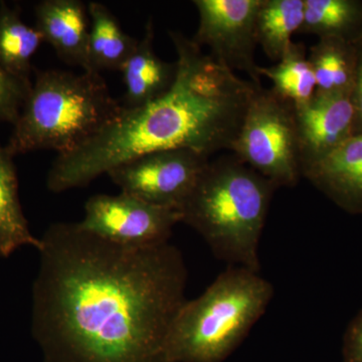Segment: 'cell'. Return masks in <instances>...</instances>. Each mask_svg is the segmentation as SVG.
<instances>
[{
    "mask_svg": "<svg viewBox=\"0 0 362 362\" xmlns=\"http://www.w3.org/2000/svg\"><path fill=\"white\" fill-rule=\"evenodd\" d=\"M40 239L30 329L45 362H171L169 332L187 301L177 247L121 246L78 223Z\"/></svg>",
    "mask_w": 362,
    "mask_h": 362,
    "instance_id": "cell-1",
    "label": "cell"
},
{
    "mask_svg": "<svg viewBox=\"0 0 362 362\" xmlns=\"http://www.w3.org/2000/svg\"><path fill=\"white\" fill-rule=\"evenodd\" d=\"M175 47L173 87L151 103L123 109L113 122L70 153L57 156L47 176L54 194L89 185L137 157L187 149L209 157L230 150L259 86L206 54L183 33L169 30Z\"/></svg>",
    "mask_w": 362,
    "mask_h": 362,
    "instance_id": "cell-2",
    "label": "cell"
},
{
    "mask_svg": "<svg viewBox=\"0 0 362 362\" xmlns=\"http://www.w3.org/2000/svg\"><path fill=\"white\" fill-rule=\"evenodd\" d=\"M278 187L235 156L209 161L187 201L181 223L202 235L228 266L259 272V242Z\"/></svg>",
    "mask_w": 362,
    "mask_h": 362,
    "instance_id": "cell-3",
    "label": "cell"
},
{
    "mask_svg": "<svg viewBox=\"0 0 362 362\" xmlns=\"http://www.w3.org/2000/svg\"><path fill=\"white\" fill-rule=\"evenodd\" d=\"M102 74L37 71L6 145L13 157L37 150L70 153L120 115Z\"/></svg>",
    "mask_w": 362,
    "mask_h": 362,
    "instance_id": "cell-4",
    "label": "cell"
},
{
    "mask_svg": "<svg viewBox=\"0 0 362 362\" xmlns=\"http://www.w3.org/2000/svg\"><path fill=\"white\" fill-rule=\"evenodd\" d=\"M274 292L259 272L228 266L181 307L169 332L171 362L225 361L266 313Z\"/></svg>",
    "mask_w": 362,
    "mask_h": 362,
    "instance_id": "cell-5",
    "label": "cell"
},
{
    "mask_svg": "<svg viewBox=\"0 0 362 362\" xmlns=\"http://www.w3.org/2000/svg\"><path fill=\"white\" fill-rule=\"evenodd\" d=\"M232 151L278 188L296 187L303 176L294 106L259 86Z\"/></svg>",
    "mask_w": 362,
    "mask_h": 362,
    "instance_id": "cell-6",
    "label": "cell"
},
{
    "mask_svg": "<svg viewBox=\"0 0 362 362\" xmlns=\"http://www.w3.org/2000/svg\"><path fill=\"white\" fill-rule=\"evenodd\" d=\"M209 162V157L192 150H164L125 162L108 176L123 194L178 211Z\"/></svg>",
    "mask_w": 362,
    "mask_h": 362,
    "instance_id": "cell-7",
    "label": "cell"
},
{
    "mask_svg": "<svg viewBox=\"0 0 362 362\" xmlns=\"http://www.w3.org/2000/svg\"><path fill=\"white\" fill-rule=\"evenodd\" d=\"M78 226L101 239L127 247L168 244L175 225L181 223L177 209L150 204L126 194H96L85 204Z\"/></svg>",
    "mask_w": 362,
    "mask_h": 362,
    "instance_id": "cell-8",
    "label": "cell"
},
{
    "mask_svg": "<svg viewBox=\"0 0 362 362\" xmlns=\"http://www.w3.org/2000/svg\"><path fill=\"white\" fill-rule=\"evenodd\" d=\"M262 0H194L199 26L192 42L209 47L216 62L235 73H246L261 85L255 61L256 21Z\"/></svg>",
    "mask_w": 362,
    "mask_h": 362,
    "instance_id": "cell-9",
    "label": "cell"
},
{
    "mask_svg": "<svg viewBox=\"0 0 362 362\" xmlns=\"http://www.w3.org/2000/svg\"><path fill=\"white\" fill-rule=\"evenodd\" d=\"M303 169L327 156L354 135L351 95L315 93L308 103L294 107Z\"/></svg>",
    "mask_w": 362,
    "mask_h": 362,
    "instance_id": "cell-10",
    "label": "cell"
},
{
    "mask_svg": "<svg viewBox=\"0 0 362 362\" xmlns=\"http://www.w3.org/2000/svg\"><path fill=\"white\" fill-rule=\"evenodd\" d=\"M35 28L59 59L89 71L90 18L80 0H42L35 7Z\"/></svg>",
    "mask_w": 362,
    "mask_h": 362,
    "instance_id": "cell-11",
    "label": "cell"
},
{
    "mask_svg": "<svg viewBox=\"0 0 362 362\" xmlns=\"http://www.w3.org/2000/svg\"><path fill=\"white\" fill-rule=\"evenodd\" d=\"M302 176L350 214H362V133L303 169Z\"/></svg>",
    "mask_w": 362,
    "mask_h": 362,
    "instance_id": "cell-12",
    "label": "cell"
},
{
    "mask_svg": "<svg viewBox=\"0 0 362 362\" xmlns=\"http://www.w3.org/2000/svg\"><path fill=\"white\" fill-rule=\"evenodd\" d=\"M154 37V21L150 18L134 52L120 70L125 87L121 104L125 109L138 108L156 101L175 83L176 64L168 63L157 56Z\"/></svg>",
    "mask_w": 362,
    "mask_h": 362,
    "instance_id": "cell-13",
    "label": "cell"
},
{
    "mask_svg": "<svg viewBox=\"0 0 362 362\" xmlns=\"http://www.w3.org/2000/svg\"><path fill=\"white\" fill-rule=\"evenodd\" d=\"M90 18L89 71H120L134 52L138 40L124 32L122 26L103 4H88Z\"/></svg>",
    "mask_w": 362,
    "mask_h": 362,
    "instance_id": "cell-14",
    "label": "cell"
},
{
    "mask_svg": "<svg viewBox=\"0 0 362 362\" xmlns=\"http://www.w3.org/2000/svg\"><path fill=\"white\" fill-rule=\"evenodd\" d=\"M14 157L0 143V257L7 258L21 247L39 249L40 239L30 232L18 195Z\"/></svg>",
    "mask_w": 362,
    "mask_h": 362,
    "instance_id": "cell-15",
    "label": "cell"
},
{
    "mask_svg": "<svg viewBox=\"0 0 362 362\" xmlns=\"http://www.w3.org/2000/svg\"><path fill=\"white\" fill-rule=\"evenodd\" d=\"M308 61L316 78V93L352 95L357 66L356 44L322 37L309 49Z\"/></svg>",
    "mask_w": 362,
    "mask_h": 362,
    "instance_id": "cell-16",
    "label": "cell"
},
{
    "mask_svg": "<svg viewBox=\"0 0 362 362\" xmlns=\"http://www.w3.org/2000/svg\"><path fill=\"white\" fill-rule=\"evenodd\" d=\"M44 42L39 30L25 23L18 9L0 2V65L7 73L32 82V59Z\"/></svg>",
    "mask_w": 362,
    "mask_h": 362,
    "instance_id": "cell-17",
    "label": "cell"
},
{
    "mask_svg": "<svg viewBox=\"0 0 362 362\" xmlns=\"http://www.w3.org/2000/svg\"><path fill=\"white\" fill-rule=\"evenodd\" d=\"M298 33L356 44L362 40V1L304 0V20Z\"/></svg>",
    "mask_w": 362,
    "mask_h": 362,
    "instance_id": "cell-18",
    "label": "cell"
},
{
    "mask_svg": "<svg viewBox=\"0 0 362 362\" xmlns=\"http://www.w3.org/2000/svg\"><path fill=\"white\" fill-rule=\"evenodd\" d=\"M304 20V0H262L256 21L257 42L278 63Z\"/></svg>",
    "mask_w": 362,
    "mask_h": 362,
    "instance_id": "cell-19",
    "label": "cell"
},
{
    "mask_svg": "<svg viewBox=\"0 0 362 362\" xmlns=\"http://www.w3.org/2000/svg\"><path fill=\"white\" fill-rule=\"evenodd\" d=\"M259 74L271 80L275 94L294 107L308 103L315 95V76L301 42H293L276 65L259 66Z\"/></svg>",
    "mask_w": 362,
    "mask_h": 362,
    "instance_id": "cell-20",
    "label": "cell"
},
{
    "mask_svg": "<svg viewBox=\"0 0 362 362\" xmlns=\"http://www.w3.org/2000/svg\"><path fill=\"white\" fill-rule=\"evenodd\" d=\"M32 85L7 73L0 65V123L16 122Z\"/></svg>",
    "mask_w": 362,
    "mask_h": 362,
    "instance_id": "cell-21",
    "label": "cell"
},
{
    "mask_svg": "<svg viewBox=\"0 0 362 362\" xmlns=\"http://www.w3.org/2000/svg\"><path fill=\"white\" fill-rule=\"evenodd\" d=\"M342 356L343 362H362V309L345 330Z\"/></svg>",
    "mask_w": 362,
    "mask_h": 362,
    "instance_id": "cell-22",
    "label": "cell"
},
{
    "mask_svg": "<svg viewBox=\"0 0 362 362\" xmlns=\"http://www.w3.org/2000/svg\"><path fill=\"white\" fill-rule=\"evenodd\" d=\"M357 49V66L356 82L352 90L356 123H354V135L362 133V40L356 42Z\"/></svg>",
    "mask_w": 362,
    "mask_h": 362,
    "instance_id": "cell-23",
    "label": "cell"
}]
</instances>
